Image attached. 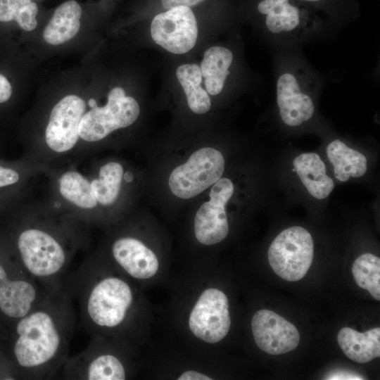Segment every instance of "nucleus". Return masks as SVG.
<instances>
[{"label":"nucleus","mask_w":380,"mask_h":380,"mask_svg":"<svg viewBox=\"0 0 380 380\" xmlns=\"http://www.w3.org/2000/svg\"><path fill=\"white\" fill-rule=\"evenodd\" d=\"M70 293L47 291L30 312L14 322L13 361L23 376L51 377L67 361L75 327Z\"/></svg>","instance_id":"f257e3e1"},{"label":"nucleus","mask_w":380,"mask_h":380,"mask_svg":"<svg viewBox=\"0 0 380 380\" xmlns=\"http://www.w3.org/2000/svg\"><path fill=\"white\" fill-rule=\"evenodd\" d=\"M298 49H274L277 105L282 122L292 127L303 125L314 115V97L323 82Z\"/></svg>","instance_id":"f03ea898"},{"label":"nucleus","mask_w":380,"mask_h":380,"mask_svg":"<svg viewBox=\"0 0 380 380\" xmlns=\"http://www.w3.org/2000/svg\"><path fill=\"white\" fill-rule=\"evenodd\" d=\"M253 9L274 49L298 48L334 26L299 0H254Z\"/></svg>","instance_id":"7ed1b4c3"},{"label":"nucleus","mask_w":380,"mask_h":380,"mask_svg":"<svg viewBox=\"0 0 380 380\" xmlns=\"http://www.w3.org/2000/svg\"><path fill=\"white\" fill-rule=\"evenodd\" d=\"M72 287V293L77 296L82 322L87 329L118 327L133 303L131 287L117 277L94 280L84 269H80Z\"/></svg>","instance_id":"20e7f679"},{"label":"nucleus","mask_w":380,"mask_h":380,"mask_svg":"<svg viewBox=\"0 0 380 380\" xmlns=\"http://www.w3.org/2000/svg\"><path fill=\"white\" fill-rule=\"evenodd\" d=\"M17 247L23 269L44 289H62L58 279L65 272L67 256L63 247L51 234L35 228L20 233Z\"/></svg>","instance_id":"39448f33"},{"label":"nucleus","mask_w":380,"mask_h":380,"mask_svg":"<svg viewBox=\"0 0 380 380\" xmlns=\"http://www.w3.org/2000/svg\"><path fill=\"white\" fill-rule=\"evenodd\" d=\"M314 257V243L309 232L298 226L283 230L272 242L268 260L273 271L288 281L305 276Z\"/></svg>","instance_id":"423d86ee"},{"label":"nucleus","mask_w":380,"mask_h":380,"mask_svg":"<svg viewBox=\"0 0 380 380\" xmlns=\"http://www.w3.org/2000/svg\"><path fill=\"white\" fill-rule=\"evenodd\" d=\"M139 113L137 101L126 96L121 87H115L109 92L104 106H96L83 115L79 136L87 141H99L113 131L133 124Z\"/></svg>","instance_id":"0eeeda50"},{"label":"nucleus","mask_w":380,"mask_h":380,"mask_svg":"<svg viewBox=\"0 0 380 380\" xmlns=\"http://www.w3.org/2000/svg\"><path fill=\"white\" fill-rule=\"evenodd\" d=\"M224 170V159L220 151L202 148L170 174L169 186L176 196L188 199L197 196L218 181Z\"/></svg>","instance_id":"6e6552de"},{"label":"nucleus","mask_w":380,"mask_h":380,"mask_svg":"<svg viewBox=\"0 0 380 380\" xmlns=\"http://www.w3.org/2000/svg\"><path fill=\"white\" fill-rule=\"evenodd\" d=\"M153 40L175 54L189 51L196 44L198 25L191 7L179 6L155 15L151 24Z\"/></svg>","instance_id":"1a4fd4ad"},{"label":"nucleus","mask_w":380,"mask_h":380,"mask_svg":"<svg viewBox=\"0 0 380 380\" xmlns=\"http://www.w3.org/2000/svg\"><path fill=\"white\" fill-rule=\"evenodd\" d=\"M189 324L192 333L205 342L220 341L231 325L227 296L217 289L205 290L191 310Z\"/></svg>","instance_id":"9d476101"},{"label":"nucleus","mask_w":380,"mask_h":380,"mask_svg":"<svg viewBox=\"0 0 380 380\" xmlns=\"http://www.w3.org/2000/svg\"><path fill=\"white\" fill-rule=\"evenodd\" d=\"M0 262V313L15 322L38 305L47 291L23 269L15 274Z\"/></svg>","instance_id":"9b49d317"},{"label":"nucleus","mask_w":380,"mask_h":380,"mask_svg":"<svg viewBox=\"0 0 380 380\" xmlns=\"http://www.w3.org/2000/svg\"><path fill=\"white\" fill-rule=\"evenodd\" d=\"M234 193V185L228 178H220L210 191V200L198 210L194 220L197 240L213 245L224 239L229 233L225 205Z\"/></svg>","instance_id":"f8f14e48"},{"label":"nucleus","mask_w":380,"mask_h":380,"mask_svg":"<svg viewBox=\"0 0 380 380\" xmlns=\"http://www.w3.org/2000/svg\"><path fill=\"white\" fill-rule=\"evenodd\" d=\"M85 107L84 101L72 94L63 97L55 105L45 132L46 142L51 150L62 153L75 145Z\"/></svg>","instance_id":"ddd939ff"},{"label":"nucleus","mask_w":380,"mask_h":380,"mask_svg":"<svg viewBox=\"0 0 380 380\" xmlns=\"http://www.w3.org/2000/svg\"><path fill=\"white\" fill-rule=\"evenodd\" d=\"M253 338L260 349L270 355H281L297 348L300 334L297 328L270 310H260L251 321Z\"/></svg>","instance_id":"4468645a"},{"label":"nucleus","mask_w":380,"mask_h":380,"mask_svg":"<svg viewBox=\"0 0 380 380\" xmlns=\"http://www.w3.org/2000/svg\"><path fill=\"white\" fill-rule=\"evenodd\" d=\"M65 376L87 380H124L125 367L111 354H95L87 348L65 363Z\"/></svg>","instance_id":"2eb2a0df"},{"label":"nucleus","mask_w":380,"mask_h":380,"mask_svg":"<svg viewBox=\"0 0 380 380\" xmlns=\"http://www.w3.org/2000/svg\"><path fill=\"white\" fill-rule=\"evenodd\" d=\"M112 253L118 265L134 278L148 279L158 271L159 264L156 255L136 239H118L113 244Z\"/></svg>","instance_id":"dca6fc26"},{"label":"nucleus","mask_w":380,"mask_h":380,"mask_svg":"<svg viewBox=\"0 0 380 380\" xmlns=\"http://www.w3.org/2000/svg\"><path fill=\"white\" fill-rule=\"evenodd\" d=\"M338 343L343 353L357 363H366L380 356V328L359 332L343 327L338 333Z\"/></svg>","instance_id":"f3484780"},{"label":"nucleus","mask_w":380,"mask_h":380,"mask_svg":"<svg viewBox=\"0 0 380 380\" xmlns=\"http://www.w3.org/2000/svg\"><path fill=\"white\" fill-rule=\"evenodd\" d=\"M295 171L308 192L317 199L327 197L334 187V181L327 175L326 167L315 153H304L293 162Z\"/></svg>","instance_id":"a211bd4d"},{"label":"nucleus","mask_w":380,"mask_h":380,"mask_svg":"<svg viewBox=\"0 0 380 380\" xmlns=\"http://www.w3.org/2000/svg\"><path fill=\"white\" fill-rule=\"evenodd\" d=\"M82 8L74 0L61 4L55 11L43 32L44 41L59 45L72 39L80 27Z\"/></svg>","instance_id":"6ab92c4d"},{"label":"nucleus","mask_w":380,"mask_h":380,"mask_svg":"<svg viewBox=\"0 0 380 380\" xmlns=\"http://www.w3.org/2000/svg\"><path fill=\"white\" fill-rule=\"evenodd\" d=\"M233 60L232 51L224 46H212L205 51L200 68L208 94L217 95L222 91Z\"/></svg>","instance_id":"aec40b11"},{"label":"nucleus","mask_w":380,"mask_h":380,"mask_svg":"<svg viewBox=\"0 0 380 380\" xmlns=\"http://www.w3.org/2000/svg\"><path fill=\"white\" fill-rule=\"evenodd\" d=\"M327 157L334 166L335 177L346 182L350 177H360L367 171V158L339 139L332 141L327 148Z\"/></svg>","instance_id":"412c9836"},{"label":"nucleus","mask_w":380,"mask_h":380,"mask_svg":"<svg viewBox=\"0 0 380 380\" xmlns=\"http://www.w3.org/2000/svg\"><path fill=\"white\" fill-rule=\"evenodd\" d=\"M179 82L182 87L189 108L195 113H207L211 106L208 92L201 86L202 74L197 64H184L176 71Z\"/></svg>","instance_id":"4be33fe9"},{"label":"nucleus","mask_w":380,"mask_h":380,"mask_svg":"<svg viewBox=\"0 0 380 380\" xmlns=\"http://www.w3.org/2000/svg\"><path fill=\"white\" fill-rule=\"evenodd\" d=\"M299 1L325 17L335 26L353 21L360 15V5L356 0Z\"/></svg>","instance_id":"5701e85b"},{"label":"nucleus","mask_w":380,"mask_h":380,"mask_svg":"<svg viewBox=\"0 0 380 380\" xmlns=\"http://www.w3.org/2000/svg\"><path fill=\"white\" fill-rule=\"evenodd\" d=\"M59 190L65 199L80 208L91 209L97 204L91 183L77 172H67L60 177Z\"/></svg>","instance_id":"b1692460"},{"label":"nucleus","mask_w":380,"mask_h":380,"mask_svg":"<svg viewBox=\"0 0 380 380\" xmlns=\"http://www.w3.org/2000/svg\"><path fill=\"white\" fill-rule=\"evenodd\" d=\"M123 176V168L116 162L103 165L99 170V178L91 183L97 202L110 205L117 199Z\"/></svg>","instance_id":"393cba45"},{"label":"nucleus","mask_w":380,"mask_h":380,"mask_svg":"<svg viewBox=\"0 0 380 380\" xmlns=\"http://www.w3.org/2000/svg\"><path fill=\"white\" fill-rule=\"evenodd\" d=\"M352 273L357 285L380 300V259L372 253H364L353 262Z\"/></svg>","instance_id":"a878e982"},{"label":"nucleus","mask_w":380,"mask_h":380,"mask_svg":"<svg viewBox=\"0 0 380 380\" xmlns=\"http://www.w3.org/2000/svg\"><path fill=\"white\" fill-rule=\"evenodd\" d=\"M37 13L38 7L32 0H0V21L15 20L24 30L36 28Z\"/></svg>","instance_id":"bb28decb"},{"label":"nucleus","mask_w":380,"mask_h":380,"mask_svg":"<svg viewBox=\"0 0 380 380\" xmlns=\"http://www.w3.org/2000/svg\"><path fill=\"white\" fill-rule=\"evenodd\" d=\"M18 179L19 175L16 171L0 165V187L15 184Z\"/></svg>","instance_id":"cd10ccee"},{"label":"nucleus","mask_w":380,"mask_h":380,"mask_svg":"<svg viewBox=\"0 0 380 380\" xmlns=\"http://www.w3.org/2000/svg\"><path fill=\"white\" fill-rule=\"evenodd\" d=\"M12 87L8 80L0 74V103L7 101L11 96Z\"/></svg>","instance_id":"c85d7f7f"},{"label":"nucleus","mask_w":380,"mask_h":380,"mask_svg":"<svg viewBox=\"0 0 380 380\" xmlns=\"http://www.w3.org/2000/svg\"><path fill=\"white\" fill-rule=\"evenodd\" d=\"M327 379H363L361 376L348 371H337L326 377Z\"/></svg>","instance_id":"c756f323"},{"label":"nucleus","mask_w":380,"mask_h":380,"mask_svg":"<svg viewBox=\"0 0 380 380\" xmlns=\"http://www.w3.org/2000/svg\"><path fill=\"white\" fill-rule=\"evenodd\" d=\"M178 380H211L212 379L195 371H187L184 372L177 379Z\"/></svg>","instance_id":"7c9ffc66"},{"label":"nucleus","mask_w":380,"mask_h":380,"mask_svg":"<svg viewBox=\"0 0 380 380\" xmlns=\"http://www.w3.org/2000/svg\"><path fill=\"white\" fill-rule=\"evenodd\" d=\"M123 177L127 182H131L133 180V175L130 172H125Z\"/></svg>","instance_id":"2f4dec72"},{"label":"nucleus","mask_w":380,"mask_h":380,"mask_svg":"<svg viewBox=\"0 0 380 380\" xmlns=\"http://www.w3.org/2000/svg\"><path fill=\"white\" fill-rule=\"evenodd\" d=\"M88 104H89V106L91 108H93L97 106V105H96V100L94 99H89V101H88Z\"/></svg>","instance_id":"473e14b6"},{"label":"nucleus","mask_w":380,"mask_h":380,"mask_svg":"<svg viewBox=\"0 0 380 380\" xmlns=\"http://www.w3.org/2000/svg\"><path fill=\"white\" fill-rule=\"evenodd\" d=\"M54 206H55L56 208H58V207L61 206V203H54Z\"/></svg>","instance_id":"72a5a7b5"}]
</instances>
